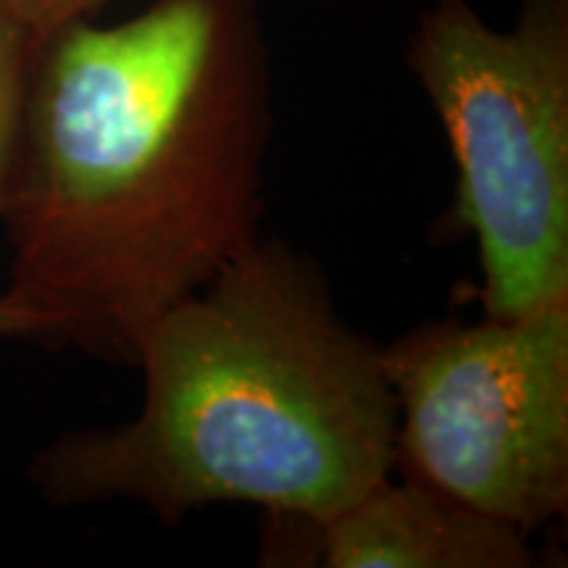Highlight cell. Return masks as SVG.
<instances>
[{"mask_svg": "<svg viewBox=\"0 0 568 568\" xmlns=\"http://www.w3.org/2000/svg\"><path fill=\"white\" fill-rule=\"evenodd\" d=\"M268 138L255 0L67 21L27 84L6 293L53 324V345L134 366L148 326L261 240Z\"/></svg>", "mask_w": 568, "mask_h": 568, "instance_id": "cell-1", "label": "cell"}, {"mask_svg": "<svg viewBox=\"0 0 568 568\" xmlns=\"http://www.w3.org/2000/svg\"><path fill=\"white\" fill-rule=\"evenodd\" d=\"M21 11L40 38H48L53 30L74 19H88L92 11H98L105 0H11Z\"/></svg>", "mask_w": 568, "mask_h": 568, "instance_id": "cell-7", "label": "cell"}, {"mask_svg": "<svg viewBox=\"0 0 568 568\" xmlns=\"http://www.w3.org/2000/svg\"><path fill=\"white\" fill-rule=\"evenodd\" d=\"M408 67L456 161L450 222L477 240L485 316L568 297V0H524L508 30L435 0Z\"/></svg>", "mask_w": 568, "mask_h": 568, "instance_id": "cell-3", "label": "cell"}, {"mask_svg": "<svg viewBox=\"0 0 568 568\" xmlns=\"http://www.w3.org/2000/svg\"><path fill=\"white\" fill-rule=\"evenodd\" d=\"M42 40L11 0H0V216L9 201L27 84Z\"/></svg>", "mask_w": 568, "mask_h": 568, "instance_id": "cell-6", "label": "cell"}, {"mask_svg": "<svg viewBox=\"0 0 568 568\" xmlns=\"http://www.w3.org/2000/svg\"><path fill=\"white\" fill-rule=\"evenodd\" d=\"M0 337L34 339V343L53 345V324L38 311L27 308L9 293L0 295Z\"/></svg>", "mask_w": 568, "mask_h": 568, "instance_id": "cell-8", "label": "cell"}, {"mask_svg": "<svg viewBox=\"0 0 568 568\" xmlns=\"http://www.w3.org/2000/svg\"><path fill=\"white\" fill-rule=\"evenodd\" d=\"M132 422L67 432L30 466L53 506L132 500L180 524L213 503L326 518L393 474L382 345L347 326L314 261L261 237L148 326Z\"/></svg>", "mask_w": 568, "mask_h": 568, "instance_id": "cell-2", "label": "cell"}, {"mask_svg": "<svg viewBox=\"0 0 568 568\" xmlns=\"http://www.w3.org/2000/svg\"><path fill=\"white\" fill-rule=\"evenodd\" d=\"M393 471L531 537L568 510V297L382 347Z\"/></svg>", "mask_w": 568, "mask_h": 568, "instance_id": "cell-4", "label": "cell"}, {"mask_svg": "<svg viewBox=\"0 0 568 568\" xmlns=\"http://www.w3.org/2000/svg\"><path fill=\"white\" fill-rule=\"evenodd\" d=\"M529 537L387 474L326 518L268 516L261 564L322 568H529Z\"/></svg>", "mask_w": 568, "mask_h": 568, "instance_id": "cell-5", "label": "cell"}]
</instances>
